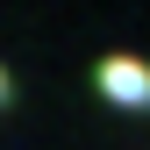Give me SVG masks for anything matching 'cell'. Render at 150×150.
Listing matches in <instances>:
<instances>
[{"instance_id":"obj_2","label":"cell","mask_w":150,"mask_h":150,"mask_svg":"<svg viewBox=\"0 0 150 150\" xmlns=\"http://www.w3.org/2000/svg\"><path fill=\"white\" fill-rule=\"evenodd\" d=\"M7 93H14V86H7V71H0V100H7Z\"/></svg>"},{"instance_id":"obj_1","label":"cell","mask_w":150,"mask_h":150,"mask_svg":"<svg viewBox=\"0 0 150 150\" xmlns=\"http://www.w3.org/2000/svg\"><path fill=\"white\" fill-rule=\"evenodd\" d=\"M93 79H100V93L115 107H150V64L143 57H100Z\"/></svg>"}]
</instances>
